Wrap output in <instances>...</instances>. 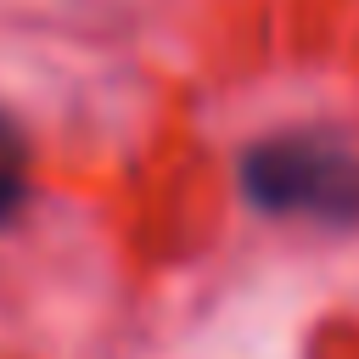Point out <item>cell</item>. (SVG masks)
I'll return each mask as SVG.
<instances>
[{
  "label": "cell",
  "mask_w": 359,
  "mask_h": 359,
  "mask_svg": "<svg viewBox=\"0 0 359 359\" xmlns=\"http://www.w3.org/2000/svg\"><path fill=\"white\" fill-rule=\"evenodd\" d=\"M241 191L264 213H297L320 224L359 219V157L325 129L269 135L241 151Z\"/></svg>",
  "instance_id": "1"
},
{
  "label": "cell",
  "mask_w": 359,
  "mask_h": 359,
  "mask_svg": "<svg viewBox=\"0 0 359 359\" xmlns=\"http://www.w3.org/2000/svg\"><path fill=\"white\" fill-rule=\"evenodd\" d=\"M28 196V135L11 112H0V224Z\"/></svg>",
  "instance_id": "2"
}]
</instances>
